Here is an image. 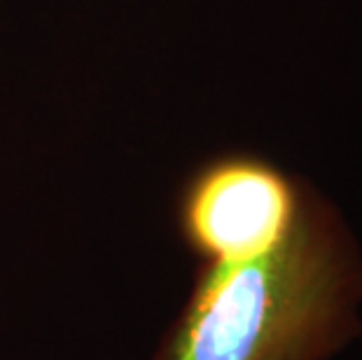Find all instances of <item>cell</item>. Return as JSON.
Masks as SVG:
<instances>
[{"mask_svg": "<svg viewBox=\"0 0 362 360\" xmlns=\"http://www.w3.org/2000/svg\"><path fill=\"white\" fill-rule=\"evenodd\" d=\"M302 209L297 187L279 168L236 155L192 175L178 202V227L206 265H234L288 239Z\"/></svg>", "mask_w": 362, "mask_h": 360, "instance_id": "7a4b0ae2", "label": "cell"}, {"mask_svg": "<svg viewBox=\"0 0 362 360\" xmlns=\"http://www.w3.org/2000/svg\"><path fill=\"white\" fill-rule=\"evenodd\" d=\"M346 262L304 206L288 239L234 265H206L155 360H313L334 339Z\"/></svg>", "mask_w": 362, "mask_h": 360, "instance_id": "6da1fadb", "label": "cell"}]
</instances>
